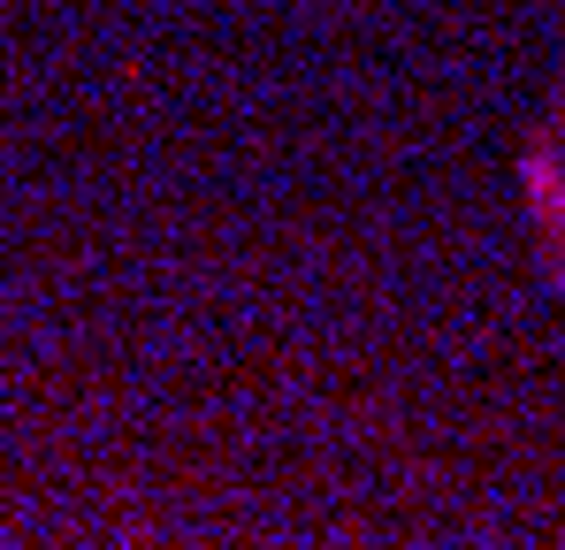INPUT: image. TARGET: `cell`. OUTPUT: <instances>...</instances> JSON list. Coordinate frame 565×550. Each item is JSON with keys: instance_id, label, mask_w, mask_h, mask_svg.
Here are the masks:
<instances>
[{"instance_id": "obj_1", "label": "cell", "mask_w": 565, "mask_h": 550, "mask_svg": "<svg viewBox=\"0 0 565 550\" xmlns=\"http://www.w3.org/2000/svg\"><path fill=\"white\" fill-rule=\"evenodd\" d=\"M527 207H535V230L551 237V261H558V283H565V161L551 138L527 154Z\"/></svg>"}]
</instances>
